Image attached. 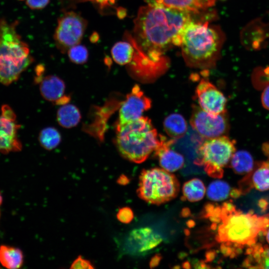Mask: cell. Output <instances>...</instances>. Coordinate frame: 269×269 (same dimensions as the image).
Segmentation results:
<instances>
[{
    "label": "cell",
    "mask_w": 269,
    "mask_h": 269,
    "mask_svg": "<svg viewBox=\"0 0 269 269\" xmlns=\"http://www.w3.org/2000/svg\"><path fill=\"white\" fill-rule=\"evenodd\" d=\"M151 106L150 99L145 96L138 85H134L121 106L117 124L123 125L140 118Z\"/></svg>",
    "instance_id": "obj_11"
},
{
    "label": "cell",
    "mask_w": 269,
    "mask_h": 269,
    "mask_svg": "<svg viewBox=\"0 0 269 269\" xmlns=\"http://www.w3.org/2000/svg\"><path fill=\"white\" fill-rule=\"evenodd\" d=\"M134 212L132 209L129 207L120 208L117 214L118 220L124 224L130 223L134 219Z\"/></svg>",
    "instance_id": "obj_29"
},
{
    "label": "cell",
    "mask_w": 269,
    "mask_h": 269,
    "mask_svg": "<svg viewBox=\"0 0 269 269\" xmlns=\"http://www.w3.org/2000/svg\"><path fill=\"white\" fill-rule=\"evenodd\" d=\"M235 144L234 140L226 135L205 139L198 149L199 157L195 163L203 165L210 176L221 178L223 176V168L236 151Z\"/></svg>",
    "instance_id": "obj_7"
},
{
    "label": "cell",
    "mask_w": 269,
    "mask_h": 269,
    "mask_svg": "<svg viewBox=\"0 0 269 269\" xmlns=\"http://www.w3.org/2000/svg\"><path fill=\"white\" fill-rule=\"evenodd\" d=\"M165 132L170 137L178 139L186 134L188 126L185 118L180 114L173 113L167 116L163 121Z\"/></svg>",
    "instance_id": "obj_18"
},
{
    "label": "cell",
    "mask_w": 269,
    "mask_h": 269,
    "mask_svg": "<svg viewBox=\"0 0 269 269\" xmlns=\"http://www.w3.org/2000/svg\"><path fill=\"white\" fill-rule=\"evenodd\" d=\"M49 0H26L27 5L31 9H40L45 7Z\"/></svg>",
    "instance_id": "obj_31"
},
{
    "label": "cell",
    "mask_w": 269,
    "mask_h": 269,
    "mask_svg": "<svg viewBox=\"0 0 269 269\" xmlns=\"http://www.w3.org/2000/svg\"><path fill=\"white\" fill-rule=\"evenodd\" d=\"M2 196L1 195V194L0 193V206L2 203Z\"/></svg>",
    "instance_id": "obj_38"
},
{
    "label": "cell",
    "mask_w": 269,
    "mask_h": 269,
    "mask_svg": "<svg viewBox=\"0 0 269 269\" xmlns=\"http://www.w3.org/2000/svg\"><path fill=\"white\" fill-rule=\"evenodd\" d=\"M59 124L65 128H71L79 123L81 116L79 109L74 105L66 104L62 105L57 112Z\"/></svg>",
    "instance_id": "obj_20"
},
{
    "label": "cell",
    "mask_w": 269,
    "mask_h": 269,
    "mask_svg": "<svg viewBox=\"0 0 269 269\" xmlns=\"http://www.w3.org/2000/svg\"><path fill=\"white\" fill-rule=\"evenodd\" d=\"M195 13L169 7L157 2L140 7L134 20L133 37L129 41L141 53L156 64L164 62L163 55L173 46H180L185 25Z\"/></svg>",
    "instance_id": "obj_1"
},
{
    "label": "cell",
    "mask_w": 269,
    "mask_h": 269,
    "mask_svg": "<svg viewBox=\"0 0 269 269\" xmlns=\"http://www.w3.org/2000/svg\"><path fill=\"white\" fill-rule=\"evenodd\" d=\"M87 25V21L74 11L64 14L58 21L54 35L56 45L62 53L81 41Z\"/></svg>",
    "instance_id": "obj_8"
},
{
    "label": "cell",
    "mask_w": 269,
    "mask_h": 269,
    "mask_svg": "<svg viewBox=\"0 0 269 269\" xmlns=\"http://www.w3.org/2000/svg\"><path fill=\"white\" fill-rule=\"evenodd\" d=\"M265 235H266V240L268 243L269 244V227L267 229Z\"/></svg>",
    "instance_id": "obj_36"
},
{
    "label": "cell",
    "mask_w": 269,
    "mask_h": 269,
    "mask_svg": "<svg viewBox=\"0 0 269 269\" xmlns=\"http://www.w3.org/2000/svg\"><path fill=\"white\" fill-rule=\"evenodd\" d=\"M135 52L134 46L130 42H118L111 50L114 60L118 64L123 65L131 62Z\"/></svg>",
    "instance_id": "obj_23"
},
{
    "label": "cell",
    "mask_w": 269,
    "mask_h": 269,
    "mask_svg": "<svg viewBox=\"0 0 269 269\" xmlns=\"http://www.w3.org/2000/svg\"><path fill=\"white\" fill-rule=\"evenodd\" d=\"M231 188L228 183L217 180L212 182L207 190L208 198L212 201H221L230 196Z\"/></svg>",
    "instance_id": "obj_25"
},
{
    "label": "cell",
    "mask_w": 269,
    "mask_h": 269,
    "mask_svg": "<svg viewBox=\"0 0 269 269\" xmlns=\"http://www.w3.org/2000/svg\"><path fill=\"white\" fill-rule=\"evenodd\" d=\"M206 212L212 221L219 223L216 239L222 244L223 254L231 258L256 243L269 227V214L259 215L252 210L245 213L230 202L221 207L208 205Z\"/></svg>",
    "instance_id": "obj_2"
},
{
    "label": "cell",
    "mask_w": 269,
    "mask_h": 269,
    "mask_svg": "<svg viewBox=\"0 0 269 269\" xmlns=\"http://www.w3.org/2000/svg\"><path fill=\"white\" fill-rule=\"evenodd\" d=\"M179 183L174 175L163 168L143 170L139 175L137 193L143 200L160 205L176 197Z\"/></svg>",
    "instance_id": "obj_6"
},
{
    "label": "cell",
    "mask_w": 269,
    "mask_h": 269,
    "mask_svg": "<svg viewBox=\"0 0 269 269\" xmlns=\"http://www.w3.org/2000/svg\"><path fill=\"white\" fill-rule=\"evenodd\" d=\"M156 1L167 7L200 13L202 10L196 0H156Z\"/></svg>",
    "instance_id": "obj_27"
},
{
    "label": "cell",
    "mask_w": 269,
    "mask_h": 269,
    "mask_svg": "<svg viewBox=\"0 0 269 269\" xmlns=\"http://www.w3.org/2000/svg\"><path fill=\"white\" fill-rule=\"evenodd\" d=\"M247 28L251 30L250 31L246 28L251 31V48L256 49L263 47L265 39L269 37V32H266L269 31L268 30L269 25L262 23L259 20H256L252 21Z\"/></svg>",
    "instance_id": "obj_24"
},
{
    "label": "cell",
    "mask_w": 269,
    "mask_h": 269,
    "mask_svg": "<svg viewBox=\"0 0 269 269\" xmlns=\"http://www.w3.org/2000/svg\"><path fill=\"white\" fill-rule=\"evenodd\" d=\"M206 188L199 178H193L186 182L182 187L183 198L190 202L201 200L204 196Z\"/></svg>",
    "instance_id": "obj_22"
},
{
    "label": "cell",
    "mask_w": 269,
    "mask_h": 269,
    "mask_svg": "<svg viewBox=\"0 0 269 269\" xmlns=\"http://www.w3.org/2000/svg\"><path fill=\"white\" fill-rule=\"evenodd\" d=\"M39 83L40 94L46 100L56 104L65 96V85L57 76L43 77Z\"/></svg>",
    "instance_id": "obj_17"
},
{
    "label": "cell",
    "mask_w": 269,
    "mask_h": 269,
    "mask_svg": "<svg viewBox=\"0 0 269 269\" xmlns=\"http://www.w3.org/2000/svg\"><path fill=\"white\" fill-rule=\"evenodd\" d=\"M91 262L82 257H78L71 264L70 269H94Z\"/></svg>",
    "instance_id": "obj_30"
},
{
    "label": "cell",
    "mask_w": 269,
    "mask_h": 269,
    "mask_svg": "<svg viewBox=\"0 0 269 269\" xmlns=\"http://www.w3.org/2000/svg\"><path fill=\"white\" fill-rule=\"evenodd\" d=\"M38 140L41 146L47 150H52L60 143L61 136L58 131L54 127H46L39 133Z\"/></svg>",
    "instance_id": "obj_26"
},
{
    "label": "cell",
    "mask_w": 269,
    "mask_h": 269,
    "mask_svg": "<svg viewBox=\"0 0 269 269\" xmlns=\"http://www.w3.org/2000/svg\"><path fill=\"white\" fill-rule=\"evenodd\" d=\"M148 4H154L156 2V0H144Z\"/></svg>",
    "instance_id": "obj_37"
},
{
    "label": "cell",
    "mask_w": 269,
    "mask_h": 269,
    "mask_svg": "<svg viewBox=\"0 0 269 269\" xmlns=\"http://www.w3.org/2000/svg\"><path fill=\"white\" fill-rule=\"evenodd\" d=\"M116 144L120 154L134 163L145 161L154 151L159 141L158 135L151 120L140 118L116 127Z\"/></svg>",
    "instance_id": "obj_5"
},
{
    "label": "cell",
    "mask_w": 269,
    "mask_h": 269,
    "mask_svg": "<svg viewBox=\"0 0 269 269\" xmlns=\"http://www.w3.org/2000/svg\"></svg>",
    "instance_id": "obj_39"
},
{
    "label": "cell",
    "mask_w": 269,
    "mask_h": 269,
    "mask_svg": "<svg viewBox=\"0 0 269 269\" xmlns=\"http://www.w3.org/2000/svg\"><path fill=\"white\" fill-rule=\"evenodd\" d=\"M174 142V139H168L160 134L159 142L154 151L160 166L170 172L179 170L184 164L183 156L170 148Z\"/></svg>",
    "instance_id": "obj_15"
},
{
    "label": "cell",
    "mask_w": 269,
    "mask_h": 269,
    "mask_svg": "<svg viewBox=\"0 0 269 269\" xmlns=\"http://www.w3.org/2000/svg\"><path fill=\"white\" fill-rule=\"evenodd\" d=\"M190 123L192 128L205 139L225 135L229 130L227 112L211 115L199 106L193 105Z\"/></svg>",
    "instance_id": "obj_9"
},
{
    "label": "cell",
    "mask_w": 269,
    "mask_h": 269,
    "mask_svg": "<svg viewBox=\"0 0 269 269\" xmlns=\"http://www.w3.org/2000/svg\"><path fill=\"white\" fill-rule=\"evenodd\" d=\"M230 161L234 171L240 175H246L249 173L255 163L251 154L245 150L235 151Z\"/></svg>",
    "instance_id": "obj_21"
},
{
    "label": "cell",
    "mask_w": 269,
    "mask_h": 269,
    "mask_svg": "<svg viewBox=\"0 0 269 269\" xmlns=\"http://www.w3.org/2000/svg\"><path fill=\"white\" fill-rule=\"evenodd\" d=\"M160 257L158 255H156L153 257L150 262V268H153L158 265L159 263Z\"/></svg>",
    "instance_id": "obj_35"
},
{
    "label": "cell",
    "mask_w": 269,
    "mask_h": 269,
    "mask_svg": "<svg viewBox=\"0 0 269 269\" xmlns=\"http://www.w3.org/2000/svg\"></svg>",
    "instance_id": "obj_40"
},
{
    "label": "cell",
    "mask_w": 269,
    "mask_h": 269,
    "mask_svg": "<svg viewBox=\"0 0 269 269\" xmlns=\"http://www.w3.org/2000/svg\"><path fill=\"white\" fill-rule=\"evenodd\" d=\"M261 102L263 107L269 110V85L264 89L262 94Z\"/></svg>",
    "instance_id": "obj_32"
},
{
    "label": "cell",
    "mask_w": 269,
    "mask_h": 269,
    "mask_svg": "<svg viewBox=\"0 0 269 269\" xmlns=\"http://www.w3.org/2000/svg\"><path fill=\"white\" fill-rule=\"evenodd\" d=\"M0 263L7 269H19L23 263V253L18 248L10 246L1 245Z\"/></svg>",
    "instance_id": "obj_19"
},
{
    "label": "cell",
    "mask_w": 269,
    "mask_h": 269,
    "mask_svg": "<svg viewBox=\"0 0 269 269\" xmlns=\"http://www.w3.org/2000/svg\"><path fill=\"white\" fill-rule=\"evenodd\" d=\"M18 22L0 19V83L16 82L33 61L28 45L17 32Z\"/></svg>",
    "instance_id": "obj_4"
},
{
    "label": "cell",
    "mask_w": 269,
    "mask_h": 269,
    "mask_svg": "<svg viewBox=\"0 0 269 269\" xmlns=\"http://www.w3.org/2000/svg\"><path fill=\"white\" fill-rule=\"evenodd\" d=\"M199 4L202 10H206L207 8L215 4V0H196Z\"/></svg>",
    "instance_id": "obj_33"
},
{
    "label": "cell",
    "mask_w": 269,
    "mask_h": 269,
    "mask_svg": "<svg viewBox=\"0 0 269 269\" xmlns=\"http://www.w3.org/2000/svg\"><path fill=\"white\" fill-rule=\"evenodd\" d=\"M224 36L219 27L208 21H190L185 26L180 47L184 60L191 67L211 68L219 57Z\"/></svg>",
    "instance_id": "obj_3"
},
{
    "label": "cell",
    "mask_w": 269,
    "mask_h": 269,
    "mask_svg": "<svg viewBox=\"0 0 269 269\" xmlns=\"http://www.w3.org/2000/svg\"><path fill=\"white\" fill-rule=\"evenodd\" d=\"M243 266L249 269H269V247L256 243L246 249Z\"/></svg>",
    "instance_id": "obj_16"
},
{
    "label": "cell",
    "mask_w": 269,
    "mask_h": 269,
    "mask_svg": "<svg viewBox=\"0 0 269 269\" xmlns=\"http://www.w3.org/2000/svg\"><path fill=\"white\" fill-rule=\"evenodd\" d=\"M195 93L199 107L209 114L217 116L227 112L226 97L208 80H200L196 88Z\"/></svg>",
    "instance_id": "obj_10"
},
{
    "label": "cell",
    "mask_w": 269,
    "mask_h": 269,
    "mask_svg": "<svg viewBox=\"0 0 269 269\" xmlns=\"http://www.w3.org/2000/svg\"><path fill=\"white\" fill-rule=\"evenodd\" d=\"M160 234L148 227L133 230L128 238L129 250L135 254L146 253L153 249L162 241Z\"/></svg>",
    "instance_id": "obj_13"
},
{
    "label": "cell",
    "mask_w": 269,
    "mask_h": 269,
    "mask_svg": "<svg viewBox=\"0 0 269 269\" xmlns=\"http://www.w3.org/2000/svg\"><path fill=\"white\" fill-rule=\"evenodd\" d=\"M129 181V178L124 174L121 175L117 180V182L121 185H126Z\"/></svg>",
    "instance_id": "obj_34"
},
{
    "label": "cell",
    "mask_w": 269,
    "mask_h": 269,
    "mask_svg": "<svg viewBox=\"0 0 269 269\" xmlns=\"http://www.w3.org/2000/svg\"><path fill=\"white\" fill-rule=\"evenodd\" d=\"M238 189L241 195L253 189L269 191V159L255 163L252 170L240 181Z\"/></svg>",
    "instance_id": "obj_12"
},
{
    "label": "cell",
    "mask_w": 269,
    "mask_h": 269,
    "mask_svg": "<svg viewBox=\"0 0 269 269\" xmlns=\"http://www.w3.org/2000/svg\"><path fill=\"white\" fill-rule=\"evenodd\" d=\"M68 55L72 62L81 64L87 62L88 51L85 46L78 44L72 46L68 50Z\"/></svg>",
    "instance_id": "obj_28"
},
{
    "label": "cell",
    "mask_w": 269,
    "mask_h": 269,
    "mask_svg": "<svg viewBox=\"0 0 269 269\" xmlns=\"http://www.w3.org/2000/svg\"><path fill=\"white\" fill-rule=\"evenodd\" d=\"M20 128L16 120L0 116V153L7 154L22 149V145L17 135Z\"/></svg>",
    "instance_id": "obj_14"
}]
</instances>
